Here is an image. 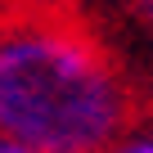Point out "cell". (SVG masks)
Segmentation results:
<instances>
[{"instance_id":"6da1fadb","label":"cell","mask_w":153,"mask_h":153,"mask_svg":"<svg viewBox=\"0 0 153 153\" xmlns=\"http://www.w3.org/2000/svg\"><path fill=\"white\" fill-rule=\"evenodd\" d=\"M131 122L126 76L68 9L23 5L0 27V140L104 153Z\"/></svg>"},{"instance_id":"7a4b0ae2","label":"cell","mask_w":153,"mask_h":153,"mask_svg":"<svg viewBox=\"0 0 153 153\" xmlns=\"http://www.w3.org/2000/svg\"><path fill=\"white\" fill-rule=\"evenodd\" d=\"M81 5L86 9H99V14H113L131 32H140V36L153 41V0H81Z\"/></svg>"},{"instance_id":"3957f363","label":"cell","mask_w":153,"mask_h":153,"mask_svg":"<svg viewBox=\"0 0 153 153\" xmlns=\"http://www.w3.org/2000/svg\"><path fill=\"white\" fill-rule=\"evenodd\" d=\"M104 153H153V126H135V131L126 126Z\"/></svg>"},{"instance_id":"277c9868","label":"cell","mask_w":153,"mask_h":153,"mask_svg":"<svg viewBox=\"0 0 153 153\" xmlns=\"http://www.w3.org/2000/svg\"><path fill=\"white\" fill-rule=\"evenodd\" d=\"M0 153H50V149H32V144H14V140H0Z\"/></svg>"}]
</instances>
